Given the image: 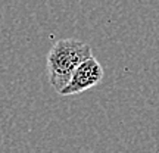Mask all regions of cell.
<instances>
[{
    "instance_id": "obj_1",
    "label": "cell",
    "mask_w": 159,
    "mask_h": 153,
    "mask_svg": "<svg viewBox=\"0 0 159 153\" xmlns=\"http://www.w3.org/2000/svg\"><path fill=\"white\" fill-rule=\"evenodd\" d=\"M90 56V46L81 40L62 38L56 41L47 55V75L50 85L59 93L68 84L74 69Z\"/></svg>"
},
{
    "instance_id": "obj_2",
    "label": "cell",
    "mask_w": 159,
    "mask_h": 153,
    "mask_svg": "<svg viewBox=\"0 0 159 153\" xmlns=\"http://www.w3.org/2000/svg\"><path fill=\"white\" fill-rule=\"evenodd\" d=\"M103 79V66L96 57L91 55L90 57L84 59L78 66L74 69V72L69 78L68 84L59 91L62 96H72L80 94L85 90H90L97 85Z\"/></svg>"
}]
</instances>
